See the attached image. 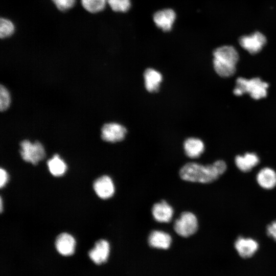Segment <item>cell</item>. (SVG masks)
<instances>
[{
  "mask_svg": "<svg viewBox=\"0 0 276 276\" xmlns=\"http://www.w3.org/2000/svg\"><path fill=\"white\" fill-rule=\"evenodd\" d=\"M94 189L97 196L103 199L111 197L115 192L113 182L107 175H103L97 178L94 181Z\"/></svg>",
  "mask_w": 276,
  "mask_h": 276,
  "instance_id": "9c48e42d",
  "label": "cell"
},
{
  "mask_svg": "<svg viewBox=\"0 0 276 276\" xmlns=\"http://www.w3.org/2000/svg\"><path fill=\"white\" fill-rule=\"evenodd\" d=\"M11 103V97L8 90L3 85L0 86V110H6Z\"/></svg>",
  "mask_w": 276,
  "mask_h": 276,
  "instance_id": "603a6c76",
  "label": "cell"
},
{
  "mask_svg": "<svg viewBox=\"0 0 276 276\" xmlns=\"http://www.w3.org/2000/svg\"><path fill=\"white\" fill-rule=\"evenodd\" d=\"M20 146L21 156L27 162L36 165L45 157L44 147L38 141L31 143L28 140H24L20 143Z\"/></svg>",
  "mask_w": 276,
  "mask_h": 276,
  "instance_id": "5b68a950",
  "label": "cell"
},
{
  "mask_svg": "<svg viewBox=\"0 0 276 276\" xmlns=\"http://www.w3.org/2000/svg\"><path fill=\"white\" fill-rule=\"evenodd\" d=\"M235 247L241 257L247 258L251 257L257 251L259 244L252 238L240 237L235 242Z\"/></svg>",
  "mask_w": 276,
  "mask_h": 276,
  "instance_id": "7c38bea8",
  "label": "cell"
},
{
  "mask_svg": "<svg viewBox=\"0 0 276 276\" xmlns=\"http://www.w3.org/2000/svg\"><path fill=\"white\" fill-rule=\"evenodd\" d=\"M56 7L60 11H66L72 8L76 0H52Z\"/></svg>",
  "mask_w": 276,
  "mask_h": 276,
  "instance_id": "cb8c5ba5",
  "label": "cell"
},
{
  "mask_svg": "<svg viewBox=\"0 0 276 276\" xmlns=\"http://www.w3.org/2000/svg\"><path fill=\"white\" fill-rule=\"evenodd\" d=\"M15 30L13 23L10 20L2 18L0 20V37L5 38L11 36Z\"/></svg>",
  "mask_w": 276,
  "mask_h": 276,
  "instance_id": "44dd1931",
  "label": "cell"
},
{
  "mask_svg": "<svg viewBox=\"0 0 276 276\" xmlns=\"http://www.w3.org/2000/svg\"><path fill=\"white\" fill-rule=\"evenodd\" d=\"M213 56L214 68L218 75L228 77L235 74L239 59L238 52L235 48L229 45L219 47L214 50Z\"/></svg>",
  "mask_w": 276,
  "mask_h": 276,
  "instance_id": "7a4b0ae2",
  "label": "cell"
},
{
  "mask_svg": "<svg viewBox=\"0 0 276 276\" xmlns=\"http://www.w3.org/2000/svg\"><path fill=\"white\" fill-rule=\"evenodd\" d=\"M107 4L115 12H125L130 8V0H107Z\"/></svg>",
  "mask_w": 276,
  "mask_h": 276,
  "instance_id": "7402d4cb",
  "label": "cell"
},
{
  "mask_svg": "<svg viewBox=\"0 0 276 276\" xmlns=\"http://www.w3.org/2000/svg\"><path fill=\"white\" fill-rule=\"evenodd\" d=\"M127 133L123 125L117 123L104 124L101 129V137L107 142L116 143L122 141Z\"/></svg>",
  "mask_w": 276,
  "mask_h": 276,
  "instance_id": "52a82bcc",
  "label": "cell"
},
{
  "mask_svg": "<svg viewBox=\"0 0 276 276\" xmlns=\"http://www.w3.org/2000/svg\"><path fill=\"white\" fill-rule=\"evenodd\" d=\"M185 152L187 156L192 158L199 157L204 150L203 142L195 137H190L183 144Z\"/></svg>",
  "mask_w": 276,
  "mask_h": 276,
  "instance_id": "e0dca14e",
  "label": "cell"
},
{
  "mask_svg": "<svg viewBox=\"0 0 276 276\" xmlns=\"http://www.w3.org/2000/svg\"><path fill=\"white\" fill-rule=\"evenodd\" d=\"M173 213L172 207L165 200L155 203L152 208L153 217L159 222H169L172 218Z\"/></svg>",
  "mask_w": 276,
  "mask_h": 276,
  "instance_id": "4fadbf2b",
  "label": "cell"
},
{
  "mask_svg": "<svg viewBox=\"0 0 276 276\" xmlns=\"http://www.w3.org/2000/svg\"><path fill=\"white\" fill-rule=\"evenodd\" d=\"M268 87V84L259 78L248 80L239 77L236 80L234 94L237 96H241L244 93H248L252 98L258 100L266 96Z\"/></svg>",
  "mask_w": 276,
  "mask_h": 276,
  "instance_id": "3957f363",
  "label": "cell"
},
{
  "mask_svg": "<svg viewBox=\"0 0 276 276\" xmlns=\"http://www.w3.org/2000/svg\"><path fill=\"white\" fill-rule=\"evenodd\" d=\"M2 211V200L1 199V211Z\"/></svg>",
  "mask_w": 276,
  "mask_h": 276,
  "instance_id": "4316f807",
  "label": "cell"
},
{
  "mask_svg": "<svg viewBox=\"0 0 276 276\" xmlns=\"http://www.w3.org/2000/svg\"><path fill=\"white\" fill-rule=\"evenodd\" d=\"M148 241L149 245L152 247L167 249L171 245L172 238L167 233L154 230L149 234Z\"/></svg>",
  "mask_w": 276,
  "mask_h": 276,
  "instance_id": "5bb4252c",
  "label": "cell"
},
{
  "mask_svg": "<svg viewBox=\"0 0 276 276\" xmlns=\"http://www.w3.org/2000/svg\"><path fill=\"white\" fill-rule=\"evenodd\" d=\"M267 234L276 241V220L272 221L267 226Z\"/></svg>",
  "mask_w": 276,
  "mask_h": 276,
  "instance_id": "d4e9b609",
  "label": "cell"
},
{
  "mask_svg": "<svg viewBox=\"0 0 276 276\" xmlns=\"http://www.w3.org/2000/svg\"><path fill=\"white\" fill-rule=\"evenodd\" d=\"M256 180L261 188L266 190L273 189L276 186V172L271 168L264 167L257 173Z\"/></svg>",
  "mask_w": 276,
  "mask_h": 276,
  "instance_id": "9a60e30c",
  "label": "cell"
},
{
  "mask_svg": "<svg viewBox=\"0 0 276 276\" xmlns=\"http://www.w3.org/2000/svg\"><path fill=\"white\" fill-rule=\"evenodd\" d=\"M81 2L83 7L92 13L102 11L107 4V0H81Z\"/></svg>",
  "mask_w": 276,
  "mask_h": 276,
  "instance_id": "ffe728a7",
  "label": "cell"
},
{
  "mask_svg": "<svg viewBox=\"0 0 276 276\" xmlns=\"http://www.w3.org/2000/svg\"><path fill=\"white\" fill-rule=\"evenodd\" d=\"M55 245L57 251L60 255L67 257L74 253L76 241L71 235L63 233L57 237Z\"/></svg>",
  "mask_w": 276,
  "mask_h": 276,
  "instance_id": "8fae6325",
  "label": "cell"
},
{
  "mask_svg": "<svg viewBox=\"0 0 276 276\" xmlns=\"http://www.w3.org/2000/svg\"><path fill=\"white\" fill-rule=\"evenodd\" d=\"M226 168V163L222 160L205 166L190 162L180 168L179 176L185 181L208 183L217 180L225 172Z\"/></svg>",
  "mask_w": 276,
  "mask_h": 276,
  "instance_id": "6da1fadb",
  "label": "cell"
},
{
  "mask_svg": "<svg viewBox=\"0 0 276 276\" xmlns=\"http://www.w3.org/2000/svg\"><path fill=\"white\" fill-rule=\"evenodd\" d=\"M145 85L146 89L151 93L158 90L163 77L157 71L153 68H147L144 73Z\"/></svg>",
  "mask_w": 276,
  "mask_h": 276,
  "instance_id": "ac0fdd59",
  "label": "cell"
},
{
  "mask_svg": "<svg viewBox=\"0 0 276 276\" xmlns=\"http://www.w3.org/2000/svg\"><path fill=\"white\" fill-rule=\"evenodd\" d=\"M198 227L196 216L192 212H183L174 223V229L180 236L188 237L195 234Z\"/></svg>",
  "mask_w": 276,
  "mask_h": 276,
  "instance_id": "277c9868",
  "label": "cell"
},
{
  "mask_svg": "<svg viewBox=\"0 0 276 276\" xmlns=\"http://www.w3.org/2000/svg\"><path fill=\"white\" fill-rule=\"evenodd\" d=\"M175 11L171 9H164L156 12L153 20L156 26L163 31H169L176 19Z\"/></svg>",
  "mask_w": 276,
  "mask_h": 276,
  "instance_id": "30bf717a",
  "label": "cell"
},
{
  "mask_svg": "<svg viewBox=\"0 0 276 276\" xmlns=\"http://www.w3.org/2000/svg\"><path fill=\"white\" fill-rule=\"evenodd\" d=\"M8 180V175L6 171L3 169L1 168L0 170V187L3 188L7 183Z\"/></svg>",
  "mask_w": 276,
  "mask_h": 276,
  "instance_id": "484cf974",
  "label": "cell"
},
{
  "mask_svg": "<svg viewBox=\"0 0 276 276\" xmlns=\"http://www.w3.org/2000/svg\"><path fill=\"white\" fill-rule=\"evenodd\" d=\"M110 245L104 239L97 241L94 247L88 252V255L90 260L97 265H101L105 263L109 257Z\"/></svg>",
  "mask_w": 276,
  "mask_h": 276,
  "instance_id": "ba28073f",
  "label": "cell"
},
{
  "mask_svg": "<svg viewBox=\"0 0 276 276\" xmlns=\"http://www.w3.org/2000/svg\"><path fill=\"white\" fill-rule=\"evenodd\" d=\"M47 165L50 172L55 176L63 175L67 169L65 163L58 154H55L49 159L47 162Z\"/></svg>",
  "mask_w": 276,
  "mask_h": 276,
  "instance_id": "d6986e66",
  "label": "cell"
},
{
  "mask_svg": "<svg viewBox=\"0 0 276 276\" xmlns=\"http://www.w3.org/2000/svg\"><path fill=\"white\" fill-rule=\"evenodd\" d=\"M266 42L265 36L259 32H256L250 35L242 36L239 39V43L241 47L252 54L259 52Z\"/></svg>",
  "mask_w": 276,
  "mask_h": 276,
  "instance_id": "8992f818",
  "label": "cell"
},
{
  "mask_svg": "<svg viewBox=\"0 0 276 276\" xmlns=\"http://www.w3.org/2000/svg\"><path fill=\"white\" fill-rule=\"evenodd\" d=\"M260 159L255 153H246L244 155H239L236 156L235 163L237 167L243 172L251 171L258 165Z\"/></svg>",
  "mask_w": 276,
  "mask_h": 276,
  "instance_id": "2e32d148",
  "label": "cell"
}]
</instances>
